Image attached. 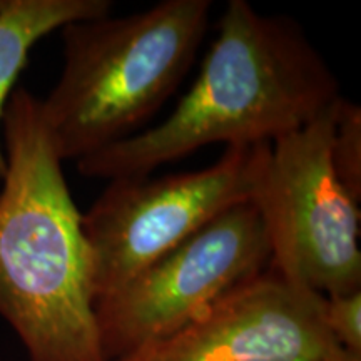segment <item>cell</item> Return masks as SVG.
Listing matches in <instances>:
<instances>
[{"label": "cell", "mask_w": 361, "mask_h": 361, "mask_svg": "<svg viewBox=\"0 0 361 361\" xmlns=\"http://www.w3.org/2000/svg\"><path fill=\"white\" fill-rule=\"evenodd\" d=\"M340 97L338 79L298 22L229 0L200 75L176 109L75 164L87 178H146L211 144H273Z\"/></svg>", "instance_id": "obj_1"}, {"label": "cell", "mask_w": 361, "mask_h": 361, "mask_svg": "<svg viewBox=\"0 0 361 361\" xmlns=\"http://www.w3.org/2000/svg\"><path fill=\"white\" fill-rule=\"evenodd\" d=\"M0 137L7 164L0 184V316L29 361H106L82 213L40 99L16 87Z\"/></svg>", "instance_id": "obj_2"}, {"label": "cell", "mask_w": 361, "mask_h": 361, "mask_svg": "<svg viewBox=\"0 0 361 361\" xmlns=\"http://www.w3.org/2000/svg\"><path fill=\"white\" fill-rule=\"evenodd\" d=\"M211 8L209 0H162L64 27V69L40 101L59 157L79 162L144 130L194 64Z\"/></svg>", "instance_id": "obj_3"}, {"label": "cell", "mask_w": 361, "mask_h": 361, "mask_svg": "<svg viewBox=\"0 0 361 361\" xmlns=\"http://www.w3.org/2000/svg\"><path fill=\"white\" fill-rule=\"evenodd\" d=\"M340 101L271 144L252 200L268 233L271 268L323 296L361 290L360 202L341 186L331 159Z\"/></svg>", "instance_id": "obj_4"}, {"label": "cell", "mask_w": 361, "mask_h": 361, "mask_svg": "<svg viewBox=\"0 0 361 361\" xmlns=\"http://www.w3.org/2000/svg\"><path fill=\"white\" fill-rule=\"evenodd\" d=\"M271 144L226 147L200 171L114 179L82 214L96 301L233 206L255 200Z\"/></svg>", "instance_id": "obj_5"}, {"label": "cell", "mask_w": 361, "mask_h": 361, "mask_svg": "<svg viewBox=\"0 0 361 361\" xmlns=\"http://www.w3.org/2000/svg\"><path fill=\"white\" fill-rule=\"evenodd\" d=\"M264 221L252 201L201 228L141 273L96 301L106 361L173 335L239 284L269 268Z\"/></svg>", "instance_id": "obj_6"}, {"label": "cell", "mask_w": 361, "mask_h": 361, "mask_svg": "<svg viewBox=\"0 0 361 361\" xmlns=\"http://www.w3.org/2000/svg\"><path fill=\"white\" fill-rule=\"evenodd\" d=\"M323 303L269 266L173 335L117 361H318L336 346Z\"/></svg>", "instance_id": "obj_7"}, {"label": "cell", "mask_w": 361, "mask_h": 361, "mask_svg": "<svg viewBox=\"0 0 361 361\" xmlns=\"http://www.w3.org/2000/svg\"><path fill=\"white\" fill-rule=\"evenodd\" d=\"M109 0H0V128L6 106L32 47L54 30L109 16ZM0 137V184L6 176Z\"/></svg>", "instance_id": "obj_8"}, {"label": "cell", "mask_w": 361, "mask_h": 361, "mask_svg": "<svg viewBox=\"0 0 361 361\" xmlns=\"http://www.w3.org/2000/svg\"><path fill=\"white\" fill-rule=\"evenodd\" d=\"M333 168L341 186L356 202L361 200V111L341 97L331 144Z\"/></svg>", "instance_id": "obj_9"}, {"label": "cell", "mask_w": 361, "mask_h": 361, "mask_svg": "<svg viewBox=\"0 0 361 361\" xmlns=\"http://www.w3.org/2000/svg\"><path fill=\"white\" fill-rule=\"evenodd\" d=\"M323 319L340 348L361 355V290L324 296Z\"/></svg>", "instance_id": "obj_10"}, {"label": "cell", "mask_w": 361, "mask_h": 361, "mask_svg": "<svg viewBox=\"0 0 361 361\" xmlns=\"http://www.w3.org/2000/svg\"><path fill=\"white\" fill-rule=\"evenodd\" d=\"M318 361H361L360 353H353V351L343 350L340 346H333L328 353H324Z\"/></svg>", "instance_id": "obj_11"}]
</instances>
